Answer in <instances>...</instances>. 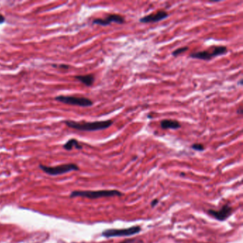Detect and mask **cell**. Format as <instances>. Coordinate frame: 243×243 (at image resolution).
Wrapping results in <instances>:
<instances>
[{
	"instance_id": "cell-1",
	"label": "cell",
	"mask_w": 243,
	"mask_h": 243,
	"mask_svg": "<svg viewBox=\"0 0 243 243\" xmlns=\"http://www.w3.org/2000/svg\"><path fill=\"white\" fill-rule=\"evenodd\" d=\"M64 123L71 128L81 131H102L110 128L114 124L112 120L102 121H94V122H77L71 120L64 121Z\"/></svg>"
},
{
	"instance_id": "cell-2",
	"label": "cell",
	"mask_w": 243,
	"mask_h": 243,
	"mask_svg": "<svg viewBox=\"0 0 243 243\" xmlns=\"http://www.w3.org/2000/svg\"><path fill=\"white\" fill-rule=\"evenodd\" d=\"M123 195L120 191L116 190H76L70 194V197H81L88 199H98L101 197H110Z\"/></svg>"
},
{
	"instance_id": "cell-3",
	"label": "cell",
	"mask_w": 243,
	"mask_h": 243,
	"mask_svg": "<svg viewBox=\"0 0 243 243\" xmlns=\"http://www.w3.org/2000/svg\"><path fill=\"white\" fill-rule=\"evenodd\" d=\"M211 49L212 51L205 50L191 53L189 57L200 60L210 61L212 59L215 58L218 56L225 55L228 53V48L225 46H212Z\"/></svg>"
},
{
	"instance_id": "cell-4",
	"label": "cell",
	"mask_w": 243,
	"mask_h": 243,
	"mask_svg": "<svg viewBox=\"0 0 243 243\" xmlns=\"http://www.w3.org/2000/svg\"><path fill=\"white\" fill-rule=\"evenodd\" d=\"M39 167L46 174L50 175V176H58V175H61L67 173L74 171V170H79V168L77 164L74 163H67L60 165L57 166H46L44 165L40 164Z\"/></svg>"
},
{
	"instance_id": "cell-5",
	"label": "cell",
	"mask_w": 243,
	"mask_h": 243,
	"mask_svg": "<svg viewBox=\"0 0 243 243\" xmlns=\"http://www.w3.org/2000/svg\"><path fill=\"white\" fill-rule=\"evenodd\" d=\"M54 99L64 104L77 106L80 107H90L94 105V102L88 98L77 97L73 96H57Z\"/></svg>"
},
{
	"instance_id": "cell-6",
	"label": "cell",
	"mask_w": 243,
	"mask_h": 243,
	"mask_svg": "<svg viewBox=\"0 0 243 243\" xmlns=\"http://www.w3.org/2000/svg\"><path fill=\"white\" fill-rule=\"evenodd\" d=\"M141 228L139 226H133L124 229H109L102 232V235L105 238H115V237L131 236L141 232Z\"/></svg>"
},
{
	"instance_id": "cell-7",
	"label": "cell",
	"mask_w": 243,
	"mask_h": 243,
	"mask_svg": "<svg viewBox=\"0 0 243 243\" xmlns=\"http://www.w3.org/2000/svg\"><path fill=\"white\" fill-rule=\"evenodd\" d=\"M112 22L123 24L125 23V18L119 14H109L104 19H95L93 20L92 23L97 25L106 26L110 25Z\"/></svg>"
},
{
	"instance_id": "cell-8",
	"label": "cell",
	"mask_w": 243,
	"mask_h": 243,
	"mask_svg": "<svg viewBox=\"0 0 243 243\" xmlns=\"http://www.w3.org/2000/svg\"><path fill=\"white\" fill-rule=\"evenodd\" d=\"M232 207L228 205H225L222 207V208L219 210H209L207 213L212 217L215 218L216 220L220 221H224L231 215L232 214Z\"/></svg>"
},
{
	"instance_id": "cell-9",
	"label": "cell",
	"mask_w": 243,
	"mask_h": 243,
	"mask_svg": "<svg viewBox=\"0 0 243 243\" xmlns=\"http://www.w3.org/2000/svg\"><path fill=\"white\" fill-rule=\"evenodd\" d=\"M168 16V14L163 10H160L156 12L155 14H151L149 15L144 16L143 17L139 19V22L141 23H156L162 21V20L166 19Z\"/></svg>"
},
{
	"instance_id": "cell-10",
	"label": "cell",
	"mask_w": 243,
	"mask_h": 243,
	"mask_svg": "<svg viewBox=\"0 0 243 243\" xmlns=\"http://www.w3.org/2000/svg\"><path fill=\"white\" fill-rule=\"evenodd\" d=\"M160 127L161 128L178 130L181 128L180 123L176 120H171V119H164L160 121Z\"/></svg>"
},
{
	"instance_id": "cell-11",
	"label": "cell",
	"mask_w": 243,
	"mask_h": 243,
	"mask_svg": "<svg viewBox=\"0 0 243 243\" xmlns=\"http://www.w3.org/2000/svg\"><path fill=\"white\" fill-rule=\"evenodd\" d=\"M75 79L81 82L86 86H91L95 81V77L93 74H87L84 76H76Z\"/></svg>"
},
{
	"instance_id": "cell-12",
	"label": "cell",
	"mask_w": 243,
	"mask_h": 243,
	"mask_svg": "<svg viewBox=\"0 0 243 243\" xmlns=\"http://www.w3.org/2000/svg\"><path fill=\"white\" fill-rule=\"evenodd\" d=\"M74 147H75V148L79 150H81L82 148H83V146L79 143V142L78 141L77 139H74L69 140V141L63 145V148H64L65 150H67V151H71Z\"/></svg>"
},
{
	"instance_id": "cell-13",
	"label": "cell",
	"mask_w": 243,
	"mask_h": 243,
	"mask_svg": "<svg viewBox=\"0 0 243 243\" xmlns=\"http://www.w3.org/2000/svg\"><path fill=\"white\" fill-rule=\"evenodd\" d=\"M188 46H183V47H180V48H178L176 49V50L173 51L172 52V56L174 57H176L178 56V55L181 54V53L185 52L186 51L188 50Z\"/></svg>"
},
{
	"instance_id": "cell-14",
	"label": "cell",
	"mask_w": 243,
	"mask_h": 243,
	"mask_svg": "<svg viewBox=\"0 0 243 243\" xmlns=\"http://www.w3.org/2000/svg\"><path fill=\"white\" fill-rule=\"evenodd\" d=\"M191 148L197 151H203L205 150V146L201 143H194L191 145Z\"/></svg>"
},
{
	"instance_id": "cell-15",
	"label": "cell",
	"mask_w": 243,
	"mask_h": 243,
	"mask_svg": "<svg viewBox=\"0 0 243 243\" xmlns=\"http://www.w3.org/2000/svg\"><path fill=\"white\" fill-rule=\"evenodd\" d=\"M5 21H6V19L5 16H4L2 14H0V24H3Z\"/></svg>"
},
{
	"instance_id": "cell-16",
	"label": "cell",
	"mask_w": 243,
	"mask_h": 243,
	"mask_svg": "<svg viewBox=\"0 0 243 243\" xmlns=\"http://www.w3.org/2000/svg\"><path fill=\"white\" fill-rule=\"evenodd\" d=\"M59 68H61V69H69V66L68 65H65V64H61L59 66Z\"/></svg>"
},
{
	"instance_id": "cell-17",
	"label": "cell",
	"mask_w": 243,
	"mask_h": 243,
	"mask_svg": "<svg viewBox=\"0 0 243 243\" xmlns=\"http://www.w3.org/2000/svg\"><path fill=\"white\" fill-rule=\"evenodd\" d=\"M158 203V200L157 199L153 200L151 202V206H152V207H154V206H155V205H157Z\"/></svg>"
},
{
	"instance_id": "cell-18",
	"label": "cell",
	"mask_w": 243,
	"mask_h": 243,
	"mask_svg": "<svg viewBox=\"0 0 243 243\" xmlns=\"http://www.w3.org/2000/svg\"><path fill=\"white\" fill-rule=\"evenodd\" d=\"M242 107H240V108H238V110H237V114H239V115H242Z\"/></svg>"
},
{
	"instance_id": "cell-19",
	"label": "cell",
	"mask_w": 243,
	"mask_h": 243,
	"mask_svg": "<svg viewBox=\"0 0 243 243\" xmlns=\"http://www.w3.org/2000/svg\"><path fill=\"white\" fill-rule=\"evenodd\" d=\"M133 240H125L124 242H121V243H131V242H133Z\"/></svg>"
},
{
	"instance_id": "cell-20",
	"label": "cell",
	"mask_w": 243,
	"mask_h": 243,
	"mask_svg": "<svg viewBox=\"0 0 243 243\" xmlns=\"http://www.w3.org/2000/svg\"><path fill=\"white\" fill-rule=\"evenodd\" d=\"M238 84H240V85L242 86V79H240V82H239Z\"/></svg>"
}]
</instances>
